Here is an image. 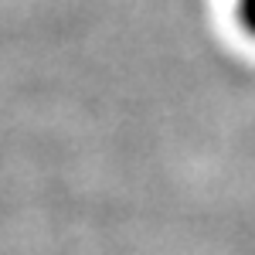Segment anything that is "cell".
Segmentation results:
<instances>
[{
	"instance_id": "6da1fadb",
	"label": "cell",
	"mask_w": 255,
	"mask_h": 255,
	"mask_svg": "<svg viewBox=\"0 0 255 255\" xmlns=\"http://www.w3.org/2000/svg\"><path fill=\"white\" fill-rule=\"evenodd\" d=\"M238 10H242V20H245V27H249V31L255 34V0H242V7H238Z\"/></svg>"
}]
</instances>
